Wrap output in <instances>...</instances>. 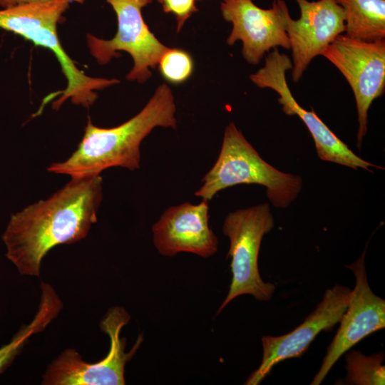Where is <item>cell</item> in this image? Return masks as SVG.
<instances>
[{
	"label": "cell",
	"instance_id": "obj_6",
	"mask_svg": "<svg viewBox=\"0 0 385 385\" xmlns=\"http://www.w3.org/2000/svg\"><path fill=\"white\" fill-rule=\"evenodd\" d=\"M115 12L118 30L110 40L87 34V44L91 55L101 65L118 57L119 51L129 53L134 62L126 76L130 81L143 83L152 75L163 53L169 48L150 31L145 23L142 9L153 0H106Z\"/></svg>",
	"mask_w": 385,
	"mask_h": 385
},
{
	"label": "cell",
	"instance_id": "obj_16",
	"mask_svg": "<svg viewBox=\"0 0 385 385\" xmlns=\"http://www.w3.org/2000/svg\"><path fill=\"white\" fill-rule=\"evenodd\" d=\"M383 352L370 356L352 350L346 355L347 375L343 381L344 384L384 385L385 383V366Z\"/></svg>",
	"mask_w": 385,
	"mask_h": 385
},
{
	"label": "cell",
	"instance_id": "obj_4",
	"mask_svg": "<svg viewBox=\"0 0 385 385\" xmlns=\"http://www.w3.org/2000/svg\"><path fill=\"white\" fill-rule=\"evenodd\" d=\"M270 205L259 204L229 213L222 225L223 234L230 240L227 258L231 259L232 280L228 293L217 312L219 314L232 300L243 294L269 301L275 290L265 282L258 269V256L262 238L274 227Z\"/></svg>",
	"mask_w": 385,
	"mask_h": 385
},
{
	"label": "cell",
	"instance_id": "obj_3",
	"mask_svg": "<svg viewBox=\"0 0 385 385\" xmlns=\"http://www.w3.org/2000/svg\"><path fill=\"white\" fill-rule=\"evenodd\" d=\"M195 192L207 201L220 190L240 184H257L266 188L271 203L285 208L302 188V178L282 172L266 161L232 122L225 128L221 150L212 168Z\"/></svg>",
	"mask_w": 385,
	"mask_h": 385
},
{
	"label": "cell",
	"instance_id": "obj_14",
	"mask_svg": "<svg viewBox=\"0 0 385 385\" xmlns=\"http://www.w3.org/2000/svg\"><path fill=\"white\" fill-rule=\"evenodd\" d=\"M342 8L345 35L366 42L385 39V0H335Z\"/></svg>",
	"mask_w": 385,
	"mask_h": 385
},
{
	"label": "cell",
	"instance_id": "obj_18",
	"mask_svg": "<svg viewBox=\"0 0 385 385\" xmlns=\"http://www.w3.org/2000/svg\"><path fill=\"white\" fill-rule=\"evenodd\" d=\"M165 13H172L176 18L177 32H180L185 22L197 11L195 0H158Z\"/></svg>",
	"mask_w": 385,
	"mask_h": 385
},
{
	"label": "cell",
	"instance_id": "obj_15",
	"mask_svg": "<svg viewBox=\"0 0 385 385\" xmlns=\"http://www.w3.org/2000/svg\"><path fill=\"white\" fill-rule=\"evenodd\" d=\"M40 287L41 300L34 319L23 326L9 343L0 347V374L12 363L29 338L43 332L63 308L60 297L51 284L41 282Z\"/></svg>",
	"mask_w": 385,
	"mask_h": 385
},
{
	"label": "cell",
	"instance_id": "obj_10",
	"mask_svg": "<svg viewBox=\"0 0 385 385\" xmlns=\"http://www.w3.org/2000/svg\"><path fill=\"white\" fill-rule=\"evenodd\" d=\"M365 255L366 250L347 266L354 274L356 284L339 322V328L328 346L312 385L320 384L338 359L356 344L385 327V301L376 295L369 285Z\"/></svg>",
	"mask_w": 385,
	"mask_h": 385
},
{
	"label": "cell",
	"instance_id": "obj_11",
	"mask_svg": "<svg viewBox=\"0 0 385 385\" xmlns=\"http://www.w3.org/2000/svg\"><path fill=\"white\" fill-rule=\"evenodd\" d=\"M351 292L349 287L336 284L326 290L316 309L294 330L278 337H262V362L245 384L257 385L278 363L302 356L321 332L329 331L339 323Z\"/></svg>",
	"mask_w": 385,
	"mask_h": 385
},
{
	"label": "cell",
	"instance_id": "obj_5",
	"mask_svg": "<svg viewBox=\"0 0 385 385\" xmlns=\"http://www.w3.org/2000/svg\"><path fill=\"white\" fill-rule=\"evenodd\" d=\"M130 319L123 307L110 308L100 322L102 332L110 338L107 356L96 363L85 361L74 349L61 352L43 374V385H123L125 366L143 342L140 335L130 351H125L126 339L120 337L122 328Z\"/></svg>",
	"mask_w": 385,
	"mask_h": 385
},
{
	"label": "cell",
	"instance_id": "obj_9",
	"mask_svg": "<svg viewBox=\"0 0 385 385\" xmlns=\"http://www.w3.org/2000/svg\"><path fill=\"white\" fill-rule=\"evenodd\" d=\"M220 9L224 19L232 24L227 43L242 41V56L249 63L258 64L272 48L290 49L286 31L289 12L284 1L274 0L270 9H264L252 0H222Z\"/></svg>",
	"mask_w": 385,
	"mask_h": 385
},
{
	"label": "cell",
	"instance_id": "obj_19",
	"mask_svg": "<svg viewBox=\"0 0 385 385\" xmlns=\"http://www.w3.org/2000/svg\"><path fill=\"white\" fill-rule=\"evenodd\" d=\"M46 1L49 0H0V6L3 7L4 9H7L19 5Z\"/></svg>",
	"mask_w": 385,
	"mask_h": 385
},
{
	"label": "cell",
	"instance_id": "obj_2",
	"mask_svg": "<svg viewBox=\"0 0 385 385\" xmlns=\"http://www.w3.org/2000/svg\"><path fill=\"white\" fill-rule=\"evenodd\" d=\"M175 110L171 89L162 83L136 115L116 127H97L88 117L77 149L67 160L52 163L47 170L82 178L99 175L111 167L138 169L141 142L155 127L175 129Z\"/></svg>",
	"mask_w": 385,
	"mask_h": 385
},
{
	"label": "cell",
	"instance_id": "obj_1",
	"mask_svg": "<svg viewBox=\"0 0 385 385\" xmlns=\"http://www.w3.org/2000/svg\"><path fill=\"white\" fill-rule=\"evenodd\" d=\"M103 179L71 178L46 200L12 215L2 239L6 257L21 274L40 276L41 262L53 247L84 239L97 222Z\"/></svg>",
	"mask_w": 385,
	"mask_h": 385
},
{
	"label": "cell",
	"instance_id": "obj_13",
	"mask_svg": "<svg viewBox=\"0 0 385 385\" xmlns=\"http://www.w3.org/2000/svg\"><path fill=\"white\" fill-rule=\"evenodd\" d=\"M208 201L168 207L153 225V241L162 255L190 252L209 257L217 250V239L209 226Z\"/></svg>",
	"mask_w": 385,
	"mask_h": 385
},
{
	"label": "cell",
	"instance_id": "obj_12",
	"mask_svg": "<svg viewBox=\"0 0 385 385\" xmlns=\"http://www.w3.org/2000/svg\"><path fill=\"white\" fill-rule=\"evenodd\" d=\"M300 17L294 20L289 14L286 31L292 56V78L297 83L312 60L321 55L345 31L342 8L335 0H295Z\"/></svg>",
	"mask_w": 385,
	"mask_h": 385
},
{
	"label": "cell",
	"instance_id": "obj_8",
	"mask_svg": "<svg viewBox=\"0 0 385 385\" xmlns=\"http://www.w3.org/2000/svg\"><path fill=\"white\" fill-rule=\"evenodd\" d=\"M292 68L289 57L279 53L277 48L265 58V66L250 75V80L260 88H270L279 96L278 102L283 112L288 115H297L303 121L314 141L319 158L357 170L370 171L378 167L356 155L319 118L314 111L303 108L295 100L288 86L286 72Z\"/></svg>",
	"mask_w": 385,
	"mask_h": 385
},
{
	"label": "cell",
	"instance_id": "obj_17",
	"mask_svg": "<svg viewBox=\"0 0 385 385\" xmlns=\"http://www.w3.org/2000/svg\"><path fill=\"white\" fill-rule=\"evenodd\" d=\"M158 65L163 77L173 84L185 82L193 71L191 56L187 51L176 48H169L163 53Z\"/></svg>",
	"mask_w": 385,
	"mask_h": 385
},
{
	"label": "cell",
	"instance_id": "obj_7",
	"mask_svg": "<svg viewBox=\"0 0 385 385\" xmlns=\"http://www.w3.org/2000/svg\"><path fill=\"white\" fill-rule=\"evenodd\" d=\"M321 56L341 72L352 89L358 114L357 147L360 148L367 132L369 109L385 91V39L366 42L340 34Z\"/></svg>",
	"mask_w": 385,
	"mask_h": 385
}]
</instances>
